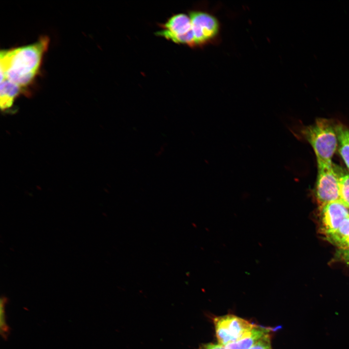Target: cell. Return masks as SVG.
I'll list each match as a JSON object with an SVG mask.
<instances>
[{"label": "cell", "instance_id": "8fae6325", "mask_svg": "<svg viewBox=\"0 0 349 349\" xmlns=\"http://www.w3.org/2000/svg\"><path fill=\"white\" fill-rule=\"evenodd\" d=\"M333 168L338 178L340 201L349 209V174L341 168Z\"/></svg>", "mask_w": 349, "mask_h": 349}, {"label": "cell", "instance_id": "ba28073f", "mask_svg": "<svg viewBox=\"0 0 349 349\" xmlns=\"http://www.w3.org/2000/svg\"><path fill=\"white\" fill-rule=\"evenodd\" d=\"M270 329L255 326L240 339L225 346L226 349H250L263 337L270 333Z\"/></svg>", "mask_w": 349, "mask_h": 349}, {"label": "cell", "instance_id": "52a82bcc", "mask_svg": "<svg viewBox=\"0 0 349 349\" xmlns=\"http://www.w3.org/2000/svg\"><path fill=\"white\" fill-rule=\"evenodd\" d=\"M349 217V210L340 200L321 208L322 223L326 235L335 232L342 222Z\"/></svg>", "mask_w": 349, "mask_h": 349}, {"label": "cell", "instance_id": "7a4b0ae2", "mask_svg": "<svg viewBox=\"0 0 349 349\" xmlns=\"http://www.w3.org/2000/svg\"><path fill=\"white\" fill-rule=\"evenodd\" d=\"M302 134L313 147L317 162L332 164L338 143L335 125L329 120L319 118L303 128Z\"/></svg>", "mask_w": 349, "mask_h": 349}, {"label": "cell", "instance_id": "30bf717a", "mask_svg": "<svg viewBox=\"0 0 349 349\" xmlns=\"http://www.w3.org/2000/svg\"><path fill=\"white\" fill-rule=\"evenodd\" d=\"M338 150L346 166L349 169V128L343 124L335 125Z\"/></svg>", "mask_w": 349, "mask_h": 349}, {"label": "cell", "instance_id": "8992f818", "mask_svg": "<svg viewBox=\"0 0 349 349\" xmlns=\"http://www.w3.org/2000/svg\"><path fill=\"white\" fill-rule=\"evenodd\" d=\"M195 45L202 46L209 42L217 35L219 24L212 15L199 11L190 13Z\"/></svg>", "mask_w": 349, "mask_h": 349}, {"label": "cell", "instance_id": "7c38bea8", "mask_svg": "<svg viewBox=\"0 0 349 349\" xmlns=\"http://www.w3.org/2000/svg\"><path fill=\"white\" fill-rule=\"evenodd\" d=\"M326 236L327 239L334 245L348 237L349 236V217L342 222L337 230Z\"/></svg>", "mask_w": 349, "mask_h": 349}, {"label": "cell", "instance_id": "e0dca14e", "mask_svg": "<svg viewBox=\"0 0 349 349\" xmlns=\"http://www.w3.org/2000/svg\"><path fill=\"white\" fill-rule=\"evenodd\" d=\"M204 349H226L225 347L221 344H211L206 345Z\"/></svg>", "mask_w": 349, "mask_h": 349}, {"label": "cell", "instance_id": "6da1fadb", "mask_svg": "<svg viewBox=\"0 0 349 349\" xmlns=\"http://www.w3.org/2000/svg\"><path fill=\"white\" fill-rule=\"evenodd\" d=\"M48 39L21 48L0 52V80L5 79L18 85L30 83L35 76L46 50Z\"/></svg>", "mask_w": 349, "mask_h": 349}, {"label": "cell", "instance_id": "9c48e42d", "mask_svg": "<svg viewBox=\"0 0 349 349\" xmlns=\"http://www.w3.org/2000/svg\"><path fill=\"white\" fill-rule=\"evenodd\" d=\"M20 90V86L7 79L0 80V104L2 110L10 108Z\"/></svg>", "mask_w": 349, "mask_h": 349}, {"label": "cell", "instance_id": "3957f363", "mask_svg": "<svg viewBox=\"0 0 349 349\" xmlns=\"http://www.w3.org/2000/svg\"><path fill=\"white\" fill-rule=\"evenodd\" d=\"M214 323L219 344L224 346L240 339L255 326L233 315L216 317Z\"/></svg>", "mask_w": 349, "mask_h": 349}, {"label": "cell", "instance_id": "4fadbf2b", "mask_svg": "<svg viewBox=\"0 0 349 349\" xmlns=\"http://www.w3.org/2000/svg\"><path fill=\"white\" fill-rule=\"evenodd\" d=\"M7 302V298L1 296L0 300V332L4 339L7 338L10 331L6 318L5 306Z\"/></svg>", "mask_w": 349, "mask_h": 349}, {"label": "cell", "instance_id": "277c9868", "mask_svg": "<svg viewBox=\"0 0 349 349\" xmlns=\"http://www.w3.org/2000/svg\"><path fill=\"white\" fill-rule=\"evenodd\" d=\"M316 196L321 208L326 205L340 200L338 178L332 164L317 162Z\"/></svg>", "mask_w": 349, "mask_h": 349}, {"label": "cell", "instance_id": "9a60e30c", "mask_svg": "<svg viewBox=\"0 0 349 349\" xmlns=\"http://www.w3.org/2000/svg\"><path fill=\"white\" fill-rule=\"evenodd\" d=\"M335 258L338 261L349 265V250L338 249L336 253Z\"/></svg>", "mask_w": 349, "mask_h": 349}, {"label": "cell", "instance_id": "5b68a950", "mask_svg": "<svg viewBox=\"0 0 349 349\" xmlns=\"http://www.w3.org/2000/svg\"><path fill=\"white\" fill-rule=\"evenodd\" d=\"M156 34L174 43L195 47L194 37L190 16L178 14L171 17L161 25Z\"/></svg>", "mask_w": 349, "mask_h": 349}, {"label": "cell", "instance_id": "5bb4252c", "mask_svg": "<svg viewBox=\"0 0 349 349\" xmlns=\"http://www.w3.org/2000/svg\"><path fill=\"white\" fill-rule=\"evenodd\" d=\"M250 349H272L270 344V333L263 337Z\"/></svg>", "mask_w": 349, "mask_h": 349}, {"label": "cell", "instance_id": "2e32d148", "mask_svg": "<svg viewBox=\"0 0 349 349\" xmlns=\"http://www.w3.org/2000/svg\"><path fill=\"white\" fill-rule=\"evenodd\" d=\"M338 249L349 250V236L335 244Z\"/></svg>", "mask_w": 349, "mask_h": 349}]
</instances>
